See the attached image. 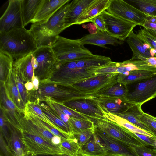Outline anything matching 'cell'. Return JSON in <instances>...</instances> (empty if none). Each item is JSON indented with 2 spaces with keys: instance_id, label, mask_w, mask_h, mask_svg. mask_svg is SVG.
<instances>
[{
  "instance_id": "cell-1",
  "label": "cell",
  "mask_w": 156,
  "mask_h": 156,
  "mask_svg": "<svg viewBox=\"0 0 156 156\" xmlns=\"http://www.w3.org/2000/svg\"><path fill=\"white\" fill-rule=\"evenodd\" d=\"M112 61L109 57L94 54L67 62L57 61L50 77L46 81L72 85L95 76L96 70Z\"/></svg>"
},
{
  "instance_id": "cell-2",
  "label": "cell",
  "mask_w": 156,
  "mask_h": 156,
  "mask_svg": "<svg viewBox=\"0 0 156 156\" xmlns=\"http://www.w3.org/2000/svg\"><path fill=\"white\" fill-rule=\"evenodd\" d=\"M36 49L33 35L25 27L15 28L0 33V51L13 59L31 54Z\"/></svg>"
},
{
  "instance_id": "cell-3",
  "label": "cell",
  "mask_w": 156,
  "mask_h": 156,
  "mask_svg": "<svg viewBox=\"0 0 156 156\" xmlns=\"http://www.w3.org/2000/svg\"><path fill=\"white\" fill-rule=\"evenodd\" d=\"M29 92L30 101L39 103L42 101L45 97L57 103H63L73 100L95 97L93 95L84 93L72 85L64 86L48 81L40 82L38 90H32Z\"/></svg>"
},
{
  "instance_id": "cell-4",
  "label": "cell",
  "mask_w": 156,
  "mask_h": 156,
  "mask_svg": "<svg viewBox=\"0 0 156 156\" xmlns=\"http://www.w3.org/2000/svg\"><path fill=\"white\" fill-rule=\"evenodd\" d=\"M58 62H66L93 55L78 39L59 36L51 47Z\"/></svg>"
},
{
  "instance_id": "cell-5",
  "label": "cell",
  "mask_w": 156,
  "mask_h": 156,
  "mask_svg": "<svg viewBox=\"0 0 156 156\" xmlns=\"http://www.w3.org/2000/svg\"><path fill=\"white\" fill-rule=\"evenodd\" d=\"M97 128L108 136L128 146H147L133 133L125 128L107 120H93Z\"/></svg>"
},
{
  "instance_id": "cell-6",
  "label": "cell",
  "mask_w": 156,
  "mask_h": 156,
  "mask_svg": "<svg viewBox=\"0 0 156 156\" xmlns=\"http://www.w3.org/2000/svg\"><path fill=\"white\" fill-rule=\"evenodd\" d=\"M31 54L34 75L38 78L40 82L48 80L57 62L51 47L37 48Z\"/></svg>"
},
{
  "instance_id": "cell-7",
  "label": "cell",
  "mask_w": 156,
  "mask_h": 156,
  "mask_svg": "<svg viewBox=\"0 0 156 156\" xmlns=\"http://www.w3.org/2000/svg\"><path fill=\"white\" fill-rule=\"evenodd\" d=\"M126 99L142 105L156 97V73L154 75L126 85Z\"/></svg>"
},
{
  "instance_id": "cell-8",
  "label": "cell",
  "mask_w": 156,
  "mask_h": 156,
  "mask_svg": "<svg viewBox=\"0 0 156 156\" xmlns=\"http://www.w3.org/2000/svg\"><path fill=\"white\" fill-rule=\"evenodd\" d=\"M107 11L117 17L141 26L147 15L123 0H109Z\"/></svg>"
},
{
  "instance_id": "cell-9",
  "label": "cell",
  "mask_w": 156,
  "mask_h": 156,
  "mask_svg": "<svg viewBox=\"0 0 156 156\" xmlns=\"http://www.w3.org/2000/svg\"><path fill=\"white\" fill-rule=\"evenodd\" d=\"M21 133L22 141L26 151L36 155H65L58 145L49 143L37 136L23 130Z\"/></svg>"
},
{
  "instance_id": "cell-10",
  "label": "cell",
  "mask_w": 156,
  "mask_h": 156,
  "mask_svg": "<svg viewBox=\"0 0 156 156\" xmlns=\"http://www.w3.org/2000/svg\"><path fill=\"white\" fill-rule=\"evenodd\" d=\"M101 14L104 20L106 32L112 36L123 41L126 39L135 27L138 25L117 17L106 10Z\"/></svg>"
},
{
  "instance_id": "cell-11",
  "label": "cell",
  "mask_w": 156,
  "mask_h": 156,
  "mask_svg": "<svg viewBox=\"0 0 156 156\" xmlns=\"http://www.w3.org/2000/svg\"><path fill=\"white\" fill-rule=\"evenodd\" d=\"M0 110L8 122L21 133L23 131L21 120L23 113L11 99L5 83L0 82Z\"/></svg>"
},
{
  "instance_id": "cell-12",
  "label": "cell",
  "mask_w": 156,
  "mask_h": 156,
  "mask_svg": "<svg viewBox=\"0 0 156 156\" xmlns=\"http://www.w3.org/2000/svg\"><path fill=\"white\" fill-rule=\"evenodd\" d=\"M5 11L0 19V33L15 28L25 27L21 6V0H9Z\"/></svg>"
},
{
  "instance_id": "cell-13",
  "label": "cell",
  "mask_w": 156,
  "mask_h": 156,
  "mask_svg": "<svg viewBox=\"0 0 156 156\" xmlns=\"http://www.w3.org/2000/svg\"><path fill=\"white\" fill-rule=\"evenodd\" d=\"M96 97L90 98L73 100L63 104L66 106L93 119L106 120L105 113L96 100Z\"/></svg>"
},
{
  "instance_id": "cell-14",
  "label": "cell",
  "mask_w": 156,
  "mask_h": 156,
  "mask_svg": "<svg viewBox=\"0 0 156 156\" xmlns=\"http://www.w3.org/2000/svg\"><path fill=\"white\" fill-rule=\"evenodd\" d=\"M118 74H100L72 86L86 94L94 95L99 90L117 81Z\"/></svg>"
},
{
  "instance_id": "cell-15",
  "label": "cell",
  "mask_w": 156,
  "mask_h": 156,
  "mask_svg": "<svg viewBox=\"0 0 156 156\" xmlns=\"http://www.w3.org/2000/svg\"><path fill=\"white\" fill-rule=\"evenodd\" d=\"M94 134L103 145L106 154L122 156H138L133 147L128 146L108 136L97 128L95 126Z\"/></svg>"
},
{
  "instance_id": "cell-16",
  "label": "cell",
  "mask_w": 156,
  "mask_h": 156,
  "mask_svg": "<svg viewBox=\"0 0 156 156\" xmlns=\"http://www.w3.org/2000/svg\"><path fill=\"white\" fill-rule=\"evenodd\" d=\"M96 97L100 107L105 113H123L136 104L125 98Z\"/></svg>"
},
{
  "instance_id": "cell-17",
  "label": "cell",
  "mask_w": 156,
  "mask_h": 156,
  "mask_svg": "<svg viewBox=\"0 0 156 156\" xmlns=\"http://www.w3.org/2000/svg\"><path fill=\"white\" fill-rule=\"evenodd\" d=\"M29 30L34 39L37 48L45 47H51L59 36L49 31L41 22L33 23Z\"/></svg>"
},
{
  "instance_id": "cell-18",
  "label": "cell",
  "mask_w": 156,
  "mask_h": 156,
  "mask_svg": "<svg viewBox=\"0 0 156 156\" xmlns=\"http://www.w3.org/2000/svg\"><path fill=\"white\" fill-rule=\"evenodd\" d=\"M21 124L23 130L37 136L49 143L58 145L62 141L60 137L53 135L42 126L26 118L24 115L21 119Z\"/></svg>"
},
{
  "instance_id": "cell-19",
  "label": "cell",
  "mask_w": 156,
  "mask_h": 156,
  "mask_svg": "<svg viewBox=\"0 0 156 156\" xmlns=\"http://www.w3.org/2000/svg\"><path fill=\"white\" fill-rule=\"evenodd\" d=\"M79 40L83 45H94L105 48L106 45L117 46L124 43L123 41L112 36L106 31H102L97 28L95 33L86 35Z\"/></svg>"
},
{
  "instance_id": "cell-20",
  "label": "cell",
  "mask_w": 156,
  "mask_h": 156,
  "mask_svg": "<svg viewBox=\"0 0 156 156\" xmlns=\"http://www.w3.org/2000/svg\"><path fill=\"white\" fill-rule=\"evenodd\" d=\"M70 0H43L32 22V23L44 22L59 9Z\"/></svg>"
},
{
  "instance_id": "cell-21",
  "label": "cell",
  "mask_w": 156,
  "mask_h": 156,
  "mask_svg": "<svg viewBox=\"0 0 156 156\" xmlns=\"http://www.w3.org/2000/svg\"><path fill=\"white\" fill-rule=\"evenodd\" d=\"M31 54L16 59L13 63L12 69L24 84L31 81L34 75Z\"/></svg>"
},
{
  "instance_id": "cell-22",
  "label": "cell",
  "mask_w": 156,
  "mask_h": 156,
  "mask_svg": "<svg viewBox=\"0 0 156 156\" xmlns=\"http://www.w3.org/2000/svg\"><path fill=\"white\" fill-rule=\"evenodd\" d=\"M70 3L66 4L57 10L47 21L42 22L45 27L54 34H59L66 28L65 17Z\"/></svg>"
},
{
  "instance_id": "cell-23",
  "label": "cell",
  "mask_w": 156,
  "mask_h": 156,
  "mask_svg": "<svg viewBox=\"0 0 156 156\" xmlns=\"http://www.w3.org/2000/svg\"><path fill=\"white\" fill-rule=\"evenodd\" d=\"M95 0H74L70 3L65 17L66 28L75 24L76 20Z\"/></svg>"
},
{
  "instance_id": "cell-24",
  "label": "cell",
  "mask_w": 156,
  "mask_h": 156,
  "mask_svg": "<svg viewBox=\"0 0 156 156\" xmlns=\"http://www.w3.org/2000/svg\"><path fill=\"white\" fill-rule=\"evenodd\" d=\"M125 40L133 52L131 58L139 59L152 57L150 52V46L140 40L133 31Z\"/></svg>"
},
{
  "instance_id": "cell-25",
  "label": "cell",
  "mask_w": 156,
  "mask_h": 156,
  "mask_svg": "<svg viewBox=\"0 0 156 156\" xmlns=\"http://www.w3.org/2000/svg\"><path fill=\"white\" fill-rule=\"evenodd\" d=\"M109 0H95L84 11L76 20L75 24L90 22L94 17L108 9Z\"/></svg>"
},
{
  "instance_id": "cell-26",
  "label": "cell",
  "mask_w": 156,
  "mask_h": 156,
  "mask_svg": "<svg viewBox=\"0 0 156 156\" xmlns=\"http://www.w3.org/2000/svg\"><path fill=\"white\" fill-rule=\"evenodd\" d=\"M5 83L11 99L18 109L23 113L26 105L23 102L18 90L15 80V73L13 69Z\"/></svg>"
},
{
  "instance_id": "cell-27",
  "label": "cell",
  "mask_w": 156,
  "mask_h": 156,
  "mask_svg": "<svg viewBox=\"0 0 156 156\" xmlns=\"http://www.w3.org/2000/svg\"><path fill=\"white\" fill-rule=\"evenodd\" d=\"M106 154L103 145L94 134L89 141L80 148L79 156H104Z\"/></svg>"
},
{
  "instance_id": "cell-28",
  "label": "cell",
  "mask_w": 156,
  "mask_h": 156,
  "mask_svg": "<svg viewBox=\"0 0 156 156\" xmlns=\"http://www.w3.org/2000/svg\"><path fill=\"white\" fill-rule=\"evenodd\" d=\"M43 0H21L22 15L24 27L32 23Z\"/></svg>"
},
{
  "instance_id": "cell-29",
  "label": "cell",
  "mask_w": 156,
  "mask_h": 156,
  "mask_svg": "<svg viewBox=\"0 0 156 156\" xmlns=\"http://www.w3.org/2000/svg\"><path fill=\"white\" fill-rule=\"evenodd\" d=\"M141 105L140 104H136L123 113L114 115L127 120L143 130L152 133L141 121L140 117L144 112L141 109Z\"/></svg>"
},
{
  "instance_id": "cell-30",
  "label": "cell",
  "mask_w": 156,
  "mask_h": 156,
  "mask_svg": "<svg viewBox=\"0 0 156 156\" xmlns=\"http://www.w3.org/2000/svg\"><path fill=\"white\" fill-rule=\"evenodd\" d=\"M128 92L126 85L117 81L99 90L94 96L96 97L125 98Z\"/></svg>"
},
{
  "instance_id": "cell-31",
  "label": "cell",
  "mask_w": 156,
  "mask_h": 156,
  "mask_svg": "<svg viewBox=\"0 0 156 156\" xmlns=\"http://www.w3.org/2000/svg\"><path fill=\"white\" fill-rule=\"evenodd\" d=\"M10 139L8 146L13 156H23L26 150L21 132L9 123Z\"/></svg>"
},
{
  "instance_id": "cell-32",
  "label": "cell",
  "mask_w": 156,
  "mask_h": 156,
  "mask_svg": "<svg viewBox=\"0 0 156 156\" xmlns=\"http://www.w3.org/2000/svg\"><path fill=\"white\" fill-rule=\"evenodd\" d=\"M39 103L44 114L59 131L71 136L73 135L71 128L61 119L48 105L41 102Z\"/></svg>"
},
{
  "instance_id": "cell-33",
  "label": "cell",
  "mask_w": 156,
  "mask_h": 156,
  "mask_svg": "<svg viewBox=\"0 0 156 156\" xmlns=\"http://www.w3.org/2000/svg\"><path fill=\"white\" fill-rule=\"evenodd\" d=\"M156 72L147 70H136L129 72L127 75L119 74L117 80L126 85L150 77L154 75Z\"/></svg>"
},
{
  "instance_id": "cell-34",
  "label": "cell",
  "mask_w": 156,
  "mask_h": 156,
  "mask_svg": "<svg viewBox=\"0 0 156 156\" xmlns=\"http://www.w3.org/2000/svg\"><path fill=\"white\" fill-rule=\"evenodd\" d=\"M105 114L106 120L123 127L133 133L141 134L151 137L155 136L152 133L143 130L121 117L110 113H105Z\"/></svg>"
},
{
  "instance_id": "cell-35",
  "label": "cell",
  "mask_w": 156,
  "mask_h": 156,
  "mask_svg": "<svg viewBox=\"0 0 156 156\" xmlns=\"http://www.w3.org/2000/svg\"><path fill=\"white\" fill-rule=\"evenodd\" d=\"M13 59L9 55L0 51V82L5 83L12 69Z\"/></svg>"
},
{
  "instance_id": "cell-36",
  "label": "cell",
  "mask_w": 156,
  "mask_h": 156,
  "mask_svg": "<svg viewBox=\"0 0 156 156\" xmlns=\"http://www.w3.org/2000/svg\"><path fill=\"white\" fill-rule=\"evenodd\" d=\"M128 1L147 16H156V0H130Z\"/></svg>"
},
{
  "instance_id": "cell-37",
  "label": "cell",
  "mask_w": 156,
  "mask_h": 156,
  "mask_svg": "<svg viewBox=\"0 0 156 156\" xmlns=\"http://www.w3.org/2000/svg\"><path fill=\"white\" fill-rule=\"evenodd\" d=\"M58 145L65 155L69 156H79L80 147L72 136L71 138L68 140H62Z\"/></svg>"
},
{
  "instance_id": "cell-38",
  "label": "cell",
  "mask_w": 156,
  "mask_h": 156,
  "mask_svg": "<svg viewBox=\"0 0 156 156\" xmlns=\"http://www.w3.org/2000/svg\"><path fill=\"white\" fill-rule=\"evenodd\" d=\"M69 121L73 133L92 128L95 126L94 122L91 119H79L70 117Z\"/></svg>"
},
{
  "instance_id": "cell-39",
  "label": "cell",
  "mask_w": 156,
  "mask_h": 156,
  "mask_svg": "<svg viewBox=\"0 0 156 156\" xmlns=\"http://www.w3.org/2000/svg\"><path fill=\"white\" fill-rule=\"evenodd\" d=\"M24 111L32 113L41 119L58 130L56 127L44 114L41 108L39 102L36 101H28L26 104Z\"/></svg>"
},
{
  "instance_id": "cell-40",
  "label": "cell",
  "mask_w": 156,
  "mask_h": 156,
  "mask_svg": "<svg viewBox=\"0 0 156 156\" xmlns=\"http://www.w3.org/2000/svg\"><path fill=\"white\" fill-rule=\"evenodd\" d=\"M42 101L48 105L59 118L71 128L69 121L70 117L63 113L57 102L47 97L45 98Z\"/></svg>"
},
{
  "instance_id": "cell-41",
  "label": "cell",
  "mask_w": 156,
  "mask_h": 156,
  "mask_svg": "<svg viewBox=\"0 0 156 156\" xmlns=\"http://www.w3.org/2000/svg\"><path fill=\"white\" fill-rule=\"evenodd\" d=\"M94 128L95 126L92 128L73 133L72 135V137L76 140L80 148L82 146L88 142L91 138L94 133Z\"/></svg>"
},
{
  "instance_id": "cell-42",
  "label": "cell",
  "mask_w": 156,
  "mask_h": 156,
  "mask_svg": "<svg viewBox=\"0 0 156 156\" xmlns=\"http://www.w3.org/2000/svg\"><path fill=\"white\" fill-rule=\"evenodd\" d=\"M136 34L143 42L155 50L156 54L154 57H156V37L150 34L144 28L138 30Z\"/></svg>"
},
{
  "instance_id": "cell-43",
  "label": "cell",
  "mask_w": 156,
  "mask_h": 156,
  "mask_svg": "<svg viewBox=\"0 0 156 156\" xmlns=\"http://www.w3.org/2000/svg\"><path fill=\"white\" fill-rule=\"evenodd\" d=\"M0 133L2 135L8 145L10 139V131L9 123L5 118L2 112L0 110Z\"/></svg>"
},
{
  "instance_id": "cell-44",
  "label": "cell",
  "mask_w": 156,
  "mask_h": 156,
  "mask_svg": "<svg viewBox=\"0 0 156 156\" xmlns=\"http://www.w3.org/2000/svg\"><path fill=\"white\" fill-rule=\"evenodd\" d=\"M15 76L18 90L23 102L26 105L27 103L30 101V97L29 91L26 89L25 84L18 75L15 73Z\"/></svg>"
},
{
  "instance_id": "cell-45",
  "label": "cell",
  "mask_w": 156,
  "mask_h": 156,
  "mask_svg": "<svg viewBox=\"0 0 156 156\" xmlns=\"http://www.w3.org/2000/svg\"><path fill=\"white\" fill-rule=\"evenodd\" d=\"M138 156H156V148L150 146L133 147Z\"/></svg>"
},
{
  "instance_id": "cell-46",
  "label": "cell",
  "mask_w": 156,
  "mask_h": 156,
  "mask_svg": "<svg viewBox=\"0 0 156 156\" xmlns=\"http://www.w3.org/2000/svg\"><path fill=\"white\" fill-rule=\"evenodd\" d=\"M140 120L156 136V121L151 117V115L144 112L140 117Z\"/></svg>"
},
{
  "instance_id": "cell-47",
  "label": "cell",
  "mask_w": 156,
  "mask_h": 156,
  "mask_svg": "<svg viewBox=\"0 0 156 156\" xmlns=\"http://www.w3.org/2000/svg\"><path fill=\"white\" fill-rule=\"evenodd\" d=\"M57 103L63 113L70 117L79 119H91L88 117L68 108L62 103Z\"/></svg>"
},
{
  "instance_id": "cell-48",
  "label": "cell",
  "mask_w": 156,
  "mask_h": 156,
  "mask_svg": "<svg viewBox=\"0 0 156 156\" xmlns=\"http://www.w3.org/2000/svg\"><path fill=\"white\" fill-rule=\"evenodd\" d=\"M1 153L3 156H13L12 153L4 139L2 135L0 133Z\"/></svg>"
},
{
  "instance_id": "cell-49",
  "label": "cell",
  "mask_w": 156,
  "mask_h": 156,
  "mask_svg": "<svg viewBox=\"0 0 156 156\" xmlns=\"http://www.w3.org/2000/svg\"><path fill=\"white\" fill-rule=\"evenodd\" d=\"M141 26L144 28L156 30V16H147L145 21Z\"/></svg>"
},
{
  "instance_id": "cell-50",
  "label": "cell",
  "mask_w": 156,
  "mask_h": 156,
  "mask_svg": "<svg viewBox=\"0 0 156 156\" xmlns=\"http://www.w3.org/2000/svg\"><path fill=\"white\" fill-rule=\"evenodd\" d=\"M90 22H92L97 29L102 31H106L104 20L101 14L93 18Z\"/></svg>"
},
{
  "instance_id": "cell-51",
  "label": "cell",
  "mask_w": 156,
  "mask_h": 156,
  "mask_svg": "<svg viewBox=\"0 0 156 156\" xmlns=\"http://www.w3.org/2000/svg\"><path fill=\"white\" fill-rule=\"evenodd\" d=\"M133 133L146 143L147 146H150L154 147V141L156 136L151 137L136 133Z\"/></svg>"
},
{
  "instance_id": "cell-52",
  "label": "cell",
  "mask_w": 156,
  "mask_h": 156,
  "mask_svg": "<svg viewBox=\"0 0 156 156\" xmlns=\"http://www.w3.org/2000/svg\"><path fill=\"white\" fill-rule=\"evenodd\" d=\"M144 61L148 64L156 67V57H151L148 58H140L139 59Z\"/></svg>"
},
{
  "instance_id": "cell-53",
  "label": "cell",
  "mask_w": 156,
  "mask_h": 156,
  "mask_svg": "<svg viewBox=\"0 0 156 156\" xmlns=\"http://www.w3.org/2000/svg\"><path fill=\"white\" fill-rule=\"evenodd\" d=\"M32 82L34 86L33 90H38L39 87L40 81L38 78L35 76L34 74L32 79Z\"/></svg>"
},
{
  "instance_id": "cell-54",
  "label": "cell",
  "mask_w": 156,
  "mask_h": 156,
  "mask_svg": "<svg viewBox=\"0 0 156 156\" xmlns=\"http://www.w3.org/2000/svg\"><path fill=\"white\" fill-rule=\"evenodd\" d=\"M26 89L28 91H30L34 89V86L31 81H28L25 84Z\"/></svg>"
},
{
  "instance_id": "cell-55",
  "label": "cell",
  "mask_w": 156,
  "mask_h": 156,
  "mask_svg": "<svg viewBox=\"0 0 156 156\" xmlns=\"http://www.w3.org/2000/svg\"><path fill=\"white\" fill-rule=\"evenodd\" d=\"M146 30L151 34L156 37V30L150 29H146Z\"/></svg>"
},
{
  "instance_id": "cell-56",
  "label": "cell",
  "mask_w": 156,
  "mask_h": 156,
  "mask_svg": "<svg viewBox=\"0 0 156 156\" xmlns=\"http://www.w3.org/2000/svg\"><path fill=\"white\" fill-rule=\"evenodd\" d=\"M23 156H37L35 155L28 151L25 150Z\"/></svg>"
},
{
  "instance_id": "cell-57",
  "label": "cell",
  "mask_w": 156,
  "mask_h": 156,
  "mask_svg": "<svg viewBox=\"0 0 156 156\" xmlns=\"http://www.w3.org/2000/svg\"><path fill=\"white\" fill-rule=\"evenodd\" d=\"M37 156H69L68 155H37Z\"/></svg>"
},
{
  "instance_id": "cell-58",
  "label": "cell",
  "mask_w": 156,
  "mask_h": 156,
  "mask_svg": "<svg viewBox=\"0 0 156 156\" xmlns=\"http://www.w3.org/2000/svg\"><path fill=\"white\" fill-rule=\"evenodd\" d=\"M104 156H122L118 155L113 154H106Z\"/></svg>"
},
{
  "instance_id": "cell-59",
  "label": "cell",
  "mask_w": 156,
  "mask_h": 156,
  "mask_svg": "<svg viewBox=\"0 0 156 156\" xmlns=\"http://www.w3.org/2000/svg\"><path fill=\"white\" fill-rule=\"evenodd\" d=\"M151 117L154 120H155V121H156V117H154V116H153L151 115Z\"/></svg>"
},
{
  "instance_id": "cell-60",
  "label": "cell",
  "mask_w": 156,
  "mask_h": 156,
  "mask_svg": "<svg viewBox=\"0 0 156 156\" xmlns=\"http://www.w3.org/2000/svg\"><path fill=\"white\" fill-rule=\"evenodd\" d=\"M154 147L156 148V136L155 137V138Z\"/></svg>"
},
{
  "instance_id": "cell-61",
  "label": "cell",
  "mask_w": 156,
  "mask_h": 156,
  "mask_svg": "<svg viewBox=\"0 0 156 156\" xmlns=\"http://www.w3.org/2000/svg\"><path fill=\"white\" fill-rule=\"evenodd\" d=\"M0 156H3V155L2 154H0Z\"/></svg>"
}]
</instances>
